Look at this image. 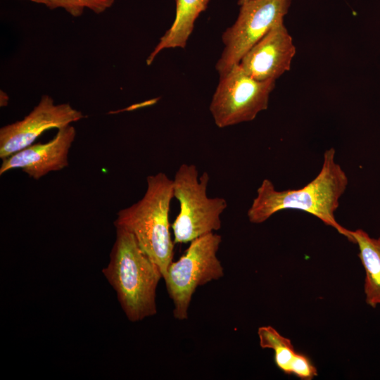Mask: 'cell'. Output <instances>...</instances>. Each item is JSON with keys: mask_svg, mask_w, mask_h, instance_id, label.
I'll return each mask as SVG.
<instances>
[{"mask_svg": "<svg viewBox=\"0 0 380 380\" xmlns=\"http://www.w3.org/2000/svg\"><path fill=\"white\" fill-rule=\"evenodd\" d=\"M348 185V177L336 160V151H324L317 175L304 186L277 190L269 179L262 180L247 211L250 222L261 224L284 210H298L309 213L324 224L335 229L351 242L350 229L341 226L334 213Z\"/></svg>", "mask_w": 380, "mask_h": 380, "instance_id": "6da1fadb", "label": "cell"}, {"mask_svg": "<svg viewBox=\"0 0 380 380\" xmlns=\"http://www.w3.org/2000/svg\"><path fill=\"white\" fill-rule=\"evenodd\" d=\"M102 272L130 322L156 315V289L163 275L131 233L116 228L110 261Z\"/></svg>", "mask_w": 380, "mask_h": 380, "instance_id": "7a4b0ae2", "label": "cell"}, {"mask_svg": "<svg viewBox=\"0 0 380 380\" xmlns=\"http://www.w3.org/2000/svg\"><path fill=\"white\" fill-rule=\"evenodd\" d=\"M146 183L144 196L118 211L113 224L115 229L134 236L141 249L158 265L163 279L174 256L169 221L173 181L160 172L148 176Z\"/></svg>", "mask_w": 380, "mask_h": 380, "instance_id": "3957f363", "label": "cell"}, {"mask_svg": "<svg viewBox=\"0 0 380 380\" xmlns=\"http://www.w3.org/2000/svg\"><path fill=\"white\" fill-rule=\"evenodd\" d=\"M210 176L198 177L194 164H182L173 181V194L179 203V212L171 227L175 243H185L221 228V215L227 208L222 197L210 198L207 188Z\"/></svg>", "mask_w": 380, "mask_h": 380, "instance_id": "277c9868", "label": "cell"}, {"mask_svg": "<svg viewBox=\"0 0 380 380\" xmlns=\"http://www.w3.org/2000/svg\"><path fill=\"white\" fill-rule=\"evenodd\" d=\"M222 236L211 232L192 240L185 253L172 261L163 277L173 305V316L188 318V310L196 289L224 277V268L217 256Z\"/></svg>", "mask_w": 380, "mask_h": 380, "instance_id": "5b68a950", "label": "cell"}, {"mask_svg": "<svg viewBox=\"0 0 380 380\" xmlns=\"http://www.w3.org/2000/svg\"><path fill=\"white\" fill-rule=\"evenodd\" d=\"M275 81L257 80L234 65L220 76V81L210 104L215 124L224 128L253 120L268 108Z\"/></svg>", "mask_w": 380, "mask_h": 380, "instance_id": "8992f818", "label": "cell"}, {"mask_svg": "<svg viewBox=\"0 0 380 380\" xmlns=\"http://www.w3.org/2000/svg\"><path fill=\"white\" fill-rule=\"evenodd\" d=\"M292 0H248L235 23L222 34L224 49L215 68L220 76L238 65L246 53L275 25L284 21Z\"/></svg>", "mask_w": 380, "mask_h": 380, "instance_id": "52a82bcc", "label": "cell"}, {"mask_svg": "<svg viewBox=\"0 0 380 380\" xmlns=\"http://www.w3.org/2000/svg\"><path fill=\"white\" fill-rule=\"evenodd\" d=\"M84 118L69 103L56 104L43 95L39 103L23 120L0 129V158L2 160L27 147L45 131L71 125Z\"/></svg>", "mask_w": 380, "mask_h": 380, "instance_id": "ba28073f", "label": "cell"}, {"mask_svg": "<svg viewBox=\"0 0 380 380\" xmlns=\"http://www.w3.org/2000/svg\"><path fill=\"white\" fill-rule=\"evenodd\" d=\"M295 54L292 37L281 21L246 53L239 64L257 80H276L290 70Z\"/></svg>", "mask_w": 380, "mask_h": 380, "instance_id": "9c48e42d", "label": "cell"}, {"mask_svg": "<svg viewBox=\"0 0 380 380\" xmlns=\"http://www.w3.org/2000/svg\"><path fill=\"white\" fill-rule=\"evenodd\" d=\"M75 136V128L71 125L58 129L49 141L32 144L3 159L0 175L13 169H21L30 177L38 180L51 172L67 167L68 153Z\"/></svg>", "mask_w": 380, "mask_h": 380, "instance_id": "30bf717a", "label": "cell"}, {"mask_svg": "<svg viewBox=\"0 0 380 380\" xmlns=\"http://www.w3.org/2000/svg\"><path fill=\"white\" fill-rule=\"evenodd\" d=\"M176 13L171 27L160 37L159 42L146 59L150 65L157 55L165 49L185 48L193 32L194 23L208 6L209 0H175Z\"/></svg>", "mask_w": 380, "mask_h": 380, "instance_id": "8fae6325", "label": "cell"}, {"mask_svg": "<svg viewBox=\"0 0 380 380\" xmlns=\"http://www.w3.org/2000/svg\"><path fill=\"white\" fill-rule=\"evenodd\" d=\"M351 242L358 246V257L365 270L364 293L366 303L380 306V236L372 237L362 229L350 230Z\"/></svg>", "mask_w": 380, "mask_h": 380, "instance_id": "7c38bea8", "label": "cell"}, {"mask_svg": "<svg viewBox=\"0 0 380 380\" xmlns=\"http://www.w3.org/2000/svg\"><path fill=\"white\" fill-rule=\"evenodd\" d=\"M258 336L262 348L274 351L277 367L285 374L291 375L292 367L300 355L296 351L291 341L270 325L260 327Z\"/></svg>", "mask_w": 380, "mask_h": 380, "instance_id": "4fadbf2b", "label": "cell"}, {"mask_svg": "<svg viewBox=\"0 0 380 380\" xmlns=\"http://www.w3.org/2000/svg\"><path fill=\"white\" fill-rule=\"evenodd\" d=\"M114 0H46V6L51 8H64L75 17L81 15L85 8L101 13L110 8Z\"/></svg>", "mask_w": 380, "mask_h": 380, "instance_id": "5bb4252c", "label": "cell"}, {"mask_svg": "<svg viewBox=\"0 0 380 380\" xmlns=\"http://www.w3.org/2000/svg\"><path fill=\"white\" fill-rule=\"evenodd\" d=\"M8 102V96L5 92L1 91V106H6Z\"/></svg>", "mask_w": 380, "mask_h": 380, "instance_id": "9a60e30c", "label": "cell"}, {"mask_svg": "<svg viewBox=\"0 0 380 380\" xmlns=\"http://www.w3.org/2000/svg\"><path fill=\"white\" fill-rule=\"evenodd\" d=\"M29 1H33V2H35V3H38V4H43L44 5L46 3V0H29Z\"/></svg>", "mask_w": 380, "mask_h": 380, "instance_id": "2e32d148", "label": "cell"}, {"mask_svg": "<svg viewBox=\"0 0 380 380\" xmlns=\"http://www.w3.org/2000/svg\"><path fill=\"white\" fill-rule=\"evenodd\" d=\"M248 0H238V4L241 5L242 4L245 3Z\"/></svg>", "mask_w": 380, "mask_h": 380, "instance_id": "e0dca14e", "label": "cell"}]
</instances>
